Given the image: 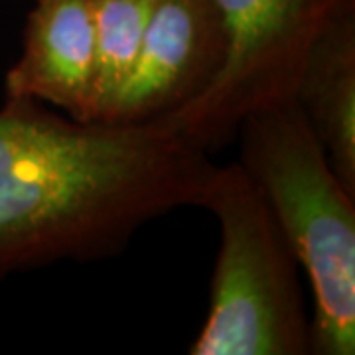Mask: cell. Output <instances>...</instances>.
<instances>
[{
	"label": "cell",
	"instance_id": "obj_5",
	"mask_svg": "<svg viewBox=\"0 0 355 355\" xmlns=\"http://www.w3.org/2000/svg\"><path fill=\"white\" fill-rule=\"evenodd\" d=\"M225 40L209 0H154L135 69L109 123L164 121L214 83Z\"/></svg>",
	"mask_w": 355,
	"mask_h": 355
},
{
	"label": "cell",
	"instance_id": "obj_4",
	"mask_svg": "<svg viewBox=\"0 0 355 355\" xmlns=\"http://www.w3.org/2000/svg\"><path fill=\"white\" fill-rule=\"evenodd\" d=\"M225 58L207 91L164 119L211 153L237 137L241 121L261 107L292 99L306 55L324 30L355 0H209Z\"/></svg>",
	"mask_w": 355,
	"mask_h": 355
},
{
	"label": "cell",
	"instance_id": "obj_6",
	"mask_svg": "<svg viewBox=\"0 0 355 355\" xmlns=\"http://www.w3.org/2000/svg\"><path fill=\"white\" fill-rule=\"evenodd\" d=\"M4 95L50 103L76 121H95L93 0H34L22 53L4 77Z\"/></svg>",
	"mask_w": 355,
	"mask_h": 355
},
{
	"label": "cell",
	"instance_id": "obj_3",
	"mask_svg": "<svg viewBox=\"0 0 355 355\" xmlns=\"http://www.w3.org/2000/svg\"><path fill=\"white\" fill-rule=\"evenodd\" d=\"M200 207L219 225L207 316L191 355H308L300 265L239 162L216 166Z\"/></svg>",
	"mask_w": 355,
	"mask_h": 355
},
{
	"label": "cell",
	"instance_id": "obj_8",
	"mask_svg": "<svg viewBox=\"0 0 355 355\" xmlns=\"http://www.w3.org/2000/svg\"><path fill=\"white\" fill-rule=\"evenodd\" d=\"M154 0H93L95 22V121H111L139 60Z\"/></svg>",
	"mask_w": 355,
	"mask_h": 355
},
{
	"label": "cell",
	"instance_id": "obj_7",
	"mask_svg": "<svg viewBox=\"0 0 355 355\" xmlns=\"http://www.w3.org/2000/svg\"><path fill=\"white\" fill-rule=\"evenodd\" d=\"M292 101L355 196V8L336 18L306 55Z\"/></svg>",
	"mask_w": 355,
	"mask_h": 355
},
{
	"label": "cell",
	"instance_id": "obj_2",
	"mask_svg": "<svg viewBox=\"0 0 355 355\" xmlns=\"http://www.w3.org/2000/svg\"><path fill=\"white\" fill-rule=\"evenodd\" d=\"M253 178L312 288V354L355 352V196L296 103H272L237 128Z\"/></svg>",
	"mask_w": 355,
	"mask_h": 355
},
{
	"label": "cell",
	"instance_id": "obj_1",
	"mask_svg": "<svg viewBox=\"0 0 355 355\" xmlns=\"http://www.w3.org/2000/svg\"><path fill=\"white\" fill-rule=\"evenodd\" d=\"M216 164L164 121H76L34 99L0 109V280L119 254L153 219L200 207Z\"/></svg>",
	"mask_w": 355,
	"mask_h": 355
}]
</instances>
